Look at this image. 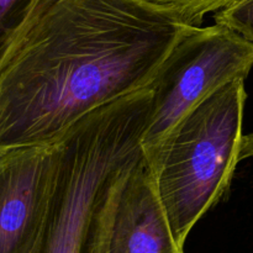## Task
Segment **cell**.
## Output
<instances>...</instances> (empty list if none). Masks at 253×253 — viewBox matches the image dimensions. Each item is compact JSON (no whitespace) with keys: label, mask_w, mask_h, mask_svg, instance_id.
Masks as SVG:
<instances>
[{"label":"cell","mask_w":253,"mask_h":253,"mask_svg":"<svg viewBox=\"0 0 253 253\" xmlns=\"http://www.w3.org/2000/svg\"><path fill=\"white\" fill-rule=\"evenodd\" d=\"M189 26L146 0H36L0 59V153L148 88Z\"/></svg>","instance_id":"1"},{"label":"cell","mask_w":253,"mask_h":253,"mask_svg":"<svg viewBox=\"0 0 253 253\" xmlns=\"http://www.w3.org/2000/svg\"><path fill=\"white\" fill-rule=\"evenodd\" d=\"M152 99L148 86L106 104L57 141L58 168L41 253H84L101 192L140 153Z\"/></svg>","instance_id":"2"},{"label":"cell","mask_w":253,"mask_h":253,"mask_svg":"<svg viewBox=\"0 0 253 253\" xmlns=\"http://www.w3.org/2000/svg\"><path fill=\"white\" fill-rule=\"evenodd\" d=\"M246 96L245 79L225 84L190 110L163 146L153 173L180 247L229 189L241 161Z\"/></svg>","instance_id":"3"},{"label":"cell","mask_w":253,"mask_h":253,"mask_svg":"<svg viewBox=\"0 0 253 253\" xmlns=\"http://www.w3.org/2000/svg\"><path fill=\"white\" fill-rule=\"evenodd\" d=\"M253 67V43L215 22L190 25L151 83L153 99L141 148L152 169L179 121L210 94L236 79H246Z\"/></svg>","instance_id":"4"},{"label":"cell","mask_w":253,"mask_h":253,"mask_svg":"<svg viewBox=\"0 0 253 253\" xmlns=\"http://www.w3.org/2000/svg\"><path fill=\"white\" fill-rule=\"evenodd\" d=\"M84 253H184L175 241L142 148L101 192Z\"/></svg>","instance_id":"5"},{"label":"cell","mask_w":253,"mask_h":253,"mask_svg":"<svg viewBox=\"0 0 253 253\" xmlns=\"http://www.w3.org/2000/svg\"><path fill=\"white\" fill-rule=\"evenodd\" d=\"M58 158V142L0 153V253H41Z\"/></svg>","instance_id":"6"},{"label":"cell","mask_w":253,"mask_h":253,"mask_svg":"<svg viewBox=\"0 0 253 253\" xmlns=\"http://www.w3.org/2000/svg\"><path fill=\"white\" fill-rule=\"evenodd\" d=\"M193 26H200L208 14H215L237 0H146Z\"/></svg>","instance_id":"7"},{"label":"cell","mask_w":253,"mask_h":253,"mask_svg":"<svg viewBox=\"0 0 253 253\" xmlns=\"http://www.w3.org/2000/svg\"><path fill=\"white\" fill-rule=\"evenodd\" d=\"M36 0H0V59Z\"/></svg>","instance_id":"8"},{"label":"cell","mask_w":253,"mask_h":253,"mask_svg":"<svg viewBox=\"0 0 253 253\" xmlns=\"http://www.w3.org/2000/svg\"><path fill=\"white\" fill-rule=\"evenodd\" d=\"M214 20L253 43V0H237L215 12Z\"/></svg>","instance_id":"9"},{"label":"cell","mask_w":253,"mask_h":253,"mask_svg":"<svg viewBox=\"0 0 253 253\" xmlns=\"http://www.w3.org/2000/svg\"><path fill=\"white\" fill-rule=\"evenodd\" d=\"M251 156H253V133L244 136L241 150V160H244V158L246 157H251Z\"/></svg>","instance_id":"10"}]
</instances>
